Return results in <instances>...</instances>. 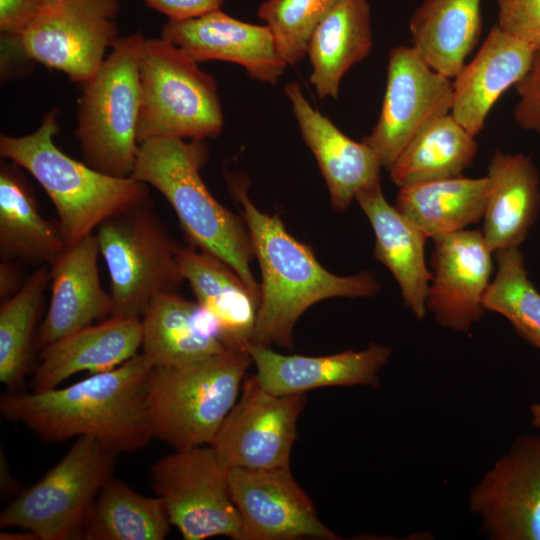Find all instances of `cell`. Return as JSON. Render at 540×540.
<instances>
[{"mask_svg":"<svg viewBox=\"0 0 540 540\" xmlns=\"http://www.w3.org/2000/svg\"><path fill=\"white\" fill-rule=\"evenodd\" d=\"M490 192L487 175H460L399 188L395 207L433 239L465 230L482 220Z\"/></svg>","mask_w":540,"mask_h":540,"instance_id":"cell-30","label":"cell"},{"mask_svg":"<svg viewBox=\"0 0 540 540\" xmlns=\"http://www.w3.org/2000/svg\"><path fill=\"white\" fill-rule=\"evenodd\" d=\"M497 26L536 50L540 49V0H495Z\"/></svg>","mask_w":540,"mask_h":540,"instance_id":"cell-36","label":"cell"},{"mask_svg":"<svg viewBox=\"0 0 540 540\" xmlns=\"http://www.w3.org/2000/svg\"><path fill=\"white\" fill-rule=\"evenodd\" d=\"M226 180L242 207L261 271L251 345L292 349L295 324L312 305L329 298L371 297L379 292L380 284L370 271L340 276L324 268L312 249L287 231L278 215L258 209L243 177L226 173Z\"/></svg>","mask_w":540,"mask_h":540,"instance_id":"cell-2","label":"cell"},{"mask_svg":"<svg viewBox=\"0 0 540 540\" xmlns=\"http://www.w3.org/2000/svg\"><path fill=\"white\" fill-rule=\"evenodd\" d=\"M161 37L198 62L239 64L251 78L269 84H276L287 67L268 26L240 21L221 9L187 20H169Z\"/></svg>","mask_w":540,"mask_h":540,"instance_id":"cell-17","label":"cell"},{"mask_svg":"<svg viewBox=\"0 0 540 540\" xmlns=\"http://www.w3.org/2000/svg\"><path fill=\"white\" fill-rule=\"evenodd\" d=\"M284 91L325 179L332 207L343 212L361 190L380 182V159L366 143L352 140L315 109L298 82H289Z\"/></svg>","mask_w":540,"mask_h":540,"instance_id":"cell-20","label":"cell"},{"mask_svg":"<svg viewBox=\"0 0 540 540\" xmlns=\"http://www.w3.org/2000/svg\"><path fill=\"white\" fill-rule=\"evenodd\" d=\"M152 486L169 522L185 540H239L242 522L232 499L229 468L210 445L168 454L151 468Z\"/></svg>","mask_w":540,"mask_h":540,"instance_id":"cell-10","label":"cell"},{"mask_svg":"<svg viewBox=\"0 0 540 540\" xmlns=\"http://www.w3.org/2000/svg\"><path fill=\"white\" fill-rule=\"evenodd\" d=\"M432 278L426 308L442 327L467 332L484 316L492 253L482 231L462 230L432 239Z\"/></svg>","mask_w":540,"mask_h":540,"instance_id":"cell-16","label":"cell"},{"mask_svg":"<svg viewBox=\"0 0 540 540\" xmlns=\"http://www.w3.org/2000/svg\"><path fill=\"white\" fill-rule=\"evenodd\" d=\"M57 109L24 136L0 137V154L30 173L53 203L67 244L92 234L109 217L149 197V186L134 177H114L65 154L55 144Z\"/></svg>","mask_w":540,"mask_h":540,"instance_id":"cell-4","label":"cell"},{"mask_svg":"<svg viewBox=\"0 0 540 540\" xmlns=\"http://www.w3.org/2000/svg\"><path fill=\"white\" fill-rule=\"evenodd\" d=\"M229 485L242 522L239 540L340 539L318 517L290 467L230 468Z\"/></svg>","mask_w":540,"mask_h":540,"instance_id":"cell-15","label":"cell"},{"mask_svg":"<svg viewBox=\"0 0 540 540\" xmlns=\"http://www.w3.org/2000/svg\"><path fill=\"white\" fill-rule=\"evenodd\" d=\"M519 96L514 109L517 124L540 135V49L526 75L515 85Z\"/></svg>","mask_w":540,"mask_h":540,"instance_id":"cell-37","label":"cell"},{"mask_svg":"<svg viewBox=\"0 0 540 540\" xmlns=\"http://www.w3.org/2000/svg\"><path fill=\"white\" fill-rule=\"evenodd\" d=\"M62 1L64 0H44V4H45V9H50V8H53L57 5H59Z\"/></svg>","mask_w":540,"mask_h":540,"instance_id":"cell-43","label":"cell"},{"mask_svg":"<svg viewBox=\"0 0 540 540\" xmlns=\"http://www.w3.org/2000/svg\"><path fill=\"white\" fill-rule=\"evenodd\" d=\"M145 37L120 38L96 74L83 83L75 136L84 162L114 177H132L139 142V59Z\"/></svg>","mask_w":540,"mask_h":540,"instance_id":"cell-6","label":"cell"},{"mask_svg":"<svg viewBox=\"0 0 540 540\" xmlns=\"http://www.w3.org/2000/svg\"><path fill=\"white\" fill-rule=\"evenodd\" d=\"M49 284V266H39L16 294L1 303L0 381L11 389L20 385L26 373L36 322Z\"/></svg>","mask_w":540,"mask_h":540,"instance_id":"cell-33","label":"cell"},{"mask_svg":"<svg viewBox=\"0 0 540 540\" xmlns=\"http://www.w3.org/2000/svg\"><path fill=\"white\" fill-rule=\"evenodd\" d=\"M531 423L534 427L540 428V402L530 406Z\"/></svg>","mask_w":540,"mask_h":540,"instance_id":"cell-42","label":"cell"},{"mask_svg":"<svg viewBox=\"0 0 540 540\" xmlns=\"http://www.w3.org/2000/svg\"><path fill=\"white\" fill-rule=\"evenodd\" d=\"M153 365L141 352L67 387L3 395L0 411L45 442L91 436L117 454L134 452L153 438L147 409Z\"/></svg>","mask_w":540,"mask_h":540,"instance_id":"cell-1","label":"cell"},{"mask_svg":"<svg viewBox=\"0 0 540 540\" xmlns=\"http://www.w3.org/2000/svg\"><path fill=\"white\" fill-rule=\"evenodd\" d=\"M355 199L375 235L374 258L395 278L405 306L417 319L424 318L432 278L425 260L428 237L395 205L388 203L380 182L361 190Z\"/></svg>","mask_w":540,"mask_h":540,"instance_id":"cell-23","label":"cell"},{"mask_svg":"<svg viewBox=\"0 0 540 540\" xmlns=\"http://www.w3.org/2000/svg\"><path fill=\"white\" fill-rule=\"evenodd\" d=\"M163 37L145 38L139 59V145L159 138L217 137L224 116L214 78Z\"/></svg>","mask_w":540,"mask_h":540,"instance_id":"cell-7","label":"cell"},{"mask_svg":"<svg viewBox=\"0 0 540 540\" xmlns=\"http://www.w3.org/2000/svg\"><path fill=\"white\" fill-rule=\"evenodd\" d=\"M209 149L205 140L159 138L139 145L135 179L155 188L168 201L189 241L230 266L259 300L251 271L255 257L243 217L220 204L200 171Z\"/></svg>","mask_w":540,"mask_h":540,"instance_id":"cell-3","label":"cell"},{"mask_svg":"<svg viewBox=\"0 0 540 540\" xmlns=\"http://www.w3.org/2000/svg\"><path fill=\"white\" fill-rule=\"evenodd\" d=\"M481 0H424L411 17V47L437 73L452 79L478 43Z\"/></svg>","mask_w":540,"mask_h":540,"instance_id":"cell-29","label":"cell"},{"mask_svg":"<svg viewBox=\"0 0 540 540\" xmlns=\"http://www.w3.org/2000/svg\"><path fill=\"white\" fill-rule=\"evenodd\" d=\"M373 45L367 0H339L308 42L310 83L319 98L336 99L344 75L368 56Z\"/></svg>","mask_w":540,"mask_h":540,"instance_id":"cell-28","label":"cell"},{"mask_svg":"<svg viewBox=\"0 0 540 540\" xmlns=\"http://www.w3.org/2000/svg\"><path fill=\"white\" fill-rule=\"evenodd\" d=\"M97 237L70 244L49 266L51 296L34 343L39 348L111 316L113 300L101 284Z\"/></svg>","mask_w":540,"mask_h":540,"instance_id":"cell-19","label":"cell"},{"mask_svg":"<svg viewBox=\"0 0 540 540\" xmlns=\"http://www.w3.org/2000/svg\"><path fill=\"white\" fill-rule=\"evenodd\" d=\"M178 260L184 280L221 328L228 349L248 351L259 300L225 262L204 251L182 247Z\"/></svg>","mask_w":540,"mask_h":540,"instance_id":"cell-26","label":"cell"},{"mask_svg":"<svg viewBox=\"0 0 540 540\" xmlns=\"http://www.w3.org/2000/svg\"><path fill=\"white\" fill-rule=\"evenodd\" d=\"M20 268L13 260H1L0 263V297L6 300L16 294L22 287Z\"/></svg>","mask_w":540,"mask_h":540,"instance_id":"cell-40","label":"cell"},{"mask_svg":"<svg viewBox=\"0 0 540 540\" xmlns=\"http://www.w3.org/2000/svg\"><path fill=\"white\" fill-rule=\"evenodd\" d=\"M119 0H64L40 13L18 36L2 37L21 54L85 83L120 39Z\"/></svg>","mask_w":540,"mask_h":540,"instance_id":"cell-11","label":"cell"},{"mask_svg":"<svg viewBox=\"0 0 540 540\" xmlns=\"http://www.w3.org/2000/svg\"><path fill=\"white\" fill-rule=\"evenodd\" d=\"M150 8L166 15L169 20L195 18L220 9L224 0H142Z\"/></svg>","mask_w":540,"mask_h":540,"instance_id":"cell-39","label":"cell"},{"mask_svg":"<svg viewBox=\"0 0 540 540\" xmlns=\"http://www.w3.org/2000/svg\"><path fill=\"white\" fill-rule=\"evenodd\" d=\"M536 49L493 26L475 56L454 78L450 114L478 135L500 96L529 71Z\"/></svg>","mask_w":540,"mask_h":540,"instance_id":"cell-21","label":"cell"},{"mask_svg":"<svg viewBox=\"0 0 540 540\" xmlns=\"http://www.w3.org/2000/svg\"><path fill=\"white\" fill-rule=\"evenodd\" d=\"M453 82L431 69L411 46L393 47L379 118L363 138L387 170L425 126L451 111Z\"/></svg>","mask_w":540,"mask_h":540,"instance_id":"cell-13","label":"cell"},{"mask_svg":"<svg viewBox=\"0 0 540 540\" xmlns=\"http://www.w3.org/2000/svg\"><path fill=\"white\" fill-rule=\"evenodd\" d=\"M140 320L142 353L156 366L182 365L228 349L212 313L177 291L154 297Z\"/></svg>","mask_w":540,"mask_h":540,"instance_id":"cell-24","label":"cell"},{"mask_svg":"<svg viewBox=\"0 0 540 540\" xmlns=\"http://www.w3.org/2000/svg\"><path fill=\"white\" fill-rule=\"evenodd\" d=\"M468 508L490 540H540V434L513 441L472 488Z\"/></svg>","mask_w":540,"mask_h":540,"instance_id":"cell-14","label":"cell"},{"mask_svg":"<svg viewBox=\"0 0 540 540\" xmlns=\"http://www.w3.org/2000/svg\"><path fill=\"white\" fill-rule=\"evenodd\" d=\"M491 192L482 234L493 252L518 247L540 207L539 174L531 158L496 150L488 166Z\"/></svg>","mask_w":540,"mask_h":540,"instance_id":"cell-25","label":"cell"},{"mask_svg":"<svg viewBox=\"0 0 540 540\" xmlns=\"http://www.w3.org/2000/svg\"><path fill=\"white\" fill-rule=\"evenodd\" d=\"M494 253L497 272L483 305L504 316L520 337L540 349V293L528 278L523 254L518 247Z\"/></svg>","mask_w":540,"mask_h":540,"instance_id":"cell-34","label":"cell"},{"mask_svg":"<svg viewBox=\"0 0 540 540\" xmlns=\"http://www.w3.org/2000/svg\"><path fill=\"white\" fill-rule=\"evenodd\" d=\"M141 347L139 318L109 317L42 348L32 379L33 391L56 388L79 372L112 370L138 354Z\"/></svg>","mask_w":540,"mask_h":540,"instance_id":"cell-22","label":"cell"},{"mask_svg":"<svg viewBox=\"0 0 540 540\" xmlns=\"http://www.w3.org/2000/svg\"><path fill=\"white\" fill-rule=\"evenodd\" d=\"M117 455L91 436L77 437L55 466L2 510L0 526L29 530L39 540L78 538Z\"/></svg>","mask_w":540,"mask_h":540,"instance_id":"cell-9","label":"cell"},{"mask_svg":"<svg viewBox=\"0 0 540 540\" xmlns=\"http://www.w3.org/2000/svg\"><path fill=\"white\" fill-rule=\"evenodd\" d=\"M477 153V143L450 114L425 126L388 169L399 188L463 175Z\"/></svg>","mask_w":540,"mask_h":540,"instance_id":"cell-31","label":"cell"},{"mask_svg":"<svg viewBox=\"0 0 540 540\" xmlns=\"http://www.w3.org/2000/svg\"><path fill=\"white\" fill-rule=\"evenodd\" d=\"M0 539L1 540H35L39 539L38 536L29 531V530H23L22 532H8V531H2L0 533Z\"/></svg>","mask_w":540,"mask_h":540,"instance_id":"cell-41","label":"cell"},{"mask_svg":"<svg viewBox=\"0 0 540 540\" xmlns=\"http://www.w3.org/2000/svg\"><path fill=\"white\" fill-rule=\"evenodd\" d=\"M252 363L261 387L275 395H295L322 387L364 386L376 389L379 372L389 362L391 348L371 342L362 350L325 356L282 354L250 345Z\"/></svg>","mask_w":540,"mask_h":540,"instance_id":"cell-18","label":"cell"},{"mask_svg":"<svg viewBox=\"0 0 540 540\" xmlns=\"http://www.w3.org/2000/svg\"><path fill=\"white\" fill-rule=\"evenodd\" d=\"M44 9V0H0L2 37L18 36Z\"/></svg>","mask_w":540,"mask_h":540,"instance_id":"cell-38","label":"cell"},{"mask_svg":"<svg viewBox=\"0 0 540 540\" xmlns=\"http://www.w3.org/2000/svg\"><path fill=\"white\" fill-rule=\"evenodd\" d=\"M18 168L13 162L0 168V257L50 266L67 240L58 220L42 216Z\"/></svg>","mask_w":540,"mask_h":540,"instance_id":"cell-27","label":"cell"},{"mask_svg":"<svg viewBox=\"0 0 540 540\" xmlns=\"http://www.w3.org/2000/svg\"><path fill=\"white\" fill-rule=\"evenodd\" d=\"M95 235L110 277V317L140 319L154 297L177 291L184 281L182 247L150 198L106 219Z\"/></svg>","mask_w":540,"mask_h":540,"instance_id":"cell-8","label":"cell"},{"mask_svg":"<svg viewBox=\"0 0 540 540\" xmlns=\"http://www.w3.org/2000/svg\"><path fill=\"white\" fill-rule=\"evenodd\" d=\"M251 364L248 351L227 349L182 365H153L147 380L152 437L177 451L210 445Z\"/></svg>","mask_w":540,"mask_h":540,"instance_id":"cell-5","label":"cell"},{"mask_svg":"<svg viewBox=\"0 0 540 540\" xmlns=\"http://www.w3.org/2000/svg\"><path fill=\"white\" fill-rule=\"evenodd\" d=\"M306 403V394L275 395L255 375L248 376L210 446L229 469L290 467L297 421Z\"/></svg>","mask_w":540,"mask_h":540,"instance_id":"cell-12","label":"cell"},{"mask_svg":"<svg viewBox=\"0 0 540 540\" xmlns=\"http://www.w3.org/2000/svg\"><path fill=\"white\" fill-rule=\"evenodd\" d=\"M161 497L137 493L109 478L91 505L79 537L87 540H163L170 527Z\"/></svg>","mask_w":540,"mask_h":540,"instance_id":"cell-32","label":"cell"},{"mask_svg":"<svg viewBox=\"0 0 540 540\" xmlns=\"http://www.w3.org/2000/svg\"><path fill=\"white\" fill-rule=\"evenodd\" d=\"M339 0H266L258 16L272 32L279 56L296 65L306 56L316 27Z\"/></svg>","mask_w":540,"mask_h":540,"instance_id":"cell-35","label":"cell"}]
</instances>
